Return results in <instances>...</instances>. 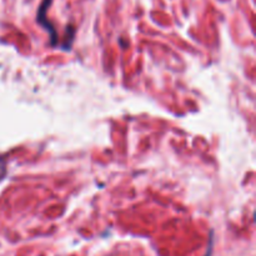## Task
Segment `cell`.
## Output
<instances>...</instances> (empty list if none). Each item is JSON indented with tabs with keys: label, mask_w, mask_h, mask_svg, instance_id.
<instances>
[{
	"label": "cell",
	"mask_w": 256,
	"mask_h": 256,
	"mask_svg": "<svg viewBox=\"0 0 256 256\" xmlns=\"http://www.w3.org/2000/svg\"><path fill=\"white\" fill-rule=\"evenodd\" d=\"M52 0H42V4H40L39 10H38V14H36V22H39L40 25L45 28V29L49 32L50 35V44L52 46H56L58 45V34H56V29L54 28V25L48 20L46 18V12L49 10L50 5H52Z\"/></svg>",
	"instance_id": "obj_1"
},
{
	"label": "cell",
	"mask_w": 256,
	"mask_h": 256,
	"mask_svg": "<svg viewBox=\"0 0 256 256\" xmlns=\"http://www.w3.org/2000/svg\"><path fill=\"white\" fill-rule=\"evenodd\" d=\"M5 174H6V168H5L4 162L0 160V180L5 176Z\"/></svg>",
	"instance_id": "obj_2"
},
{
	"label": "cell",
	"mask_w": 256,
	"mask_h": 256,
	"mask_svg": "<svg viewBox=\"0 0 256 256\" xmlns=\"http://www.w3.org/2000/svg\"><path fill=\"white\" fill-rule=\"evenodd\" d=\"M212 239L210 240V244H209V249H208V252L205 256H212Z\"/></svg>",
	"instance_id": "obj_3"
}]
</instances>
